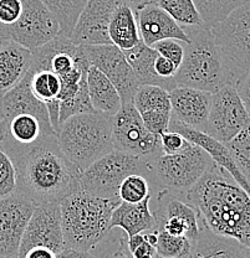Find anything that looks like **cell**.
Returning a JSON list of instances; mask_svg holds the SVG:
<instances>
[{"instance_id":"cell-15","label":"cell","mask_w":250,"mask_h":258,"mask_svg":"<svg viewBox=\"0 0 250 258\" xmlns=\"http://www.w3.org/2000/svg\"><path fill=\"white\" fill-rule=\"evenodd\" d=\"M35 208L33 201L19 191L0 199V257L18 258L24 232Z\"/></svg>"},{"instance_id":"cell-44","label":"cell","mask_w":250,"mask_h":258,"mask_svg":"<svg viewBox=\"0 0 250 258\" xmlns=\"http://www.w3.org/2000/svg\"><path fill=\"white\" fill-rule=\"evenodd\" d=\"M230 175L233 176V179L235 180V181L238 182V184L240 185V186L243 187V189L245 190V191L248 192V195L250 196V185L248 184V181H246V180H245V177H244L243 175H241L240 171H239L238 169H236V170H234L233 173L230 174Z\"/></svg>"},{"instance_id":"cell-50","label":"cell","mask_w":250,"mask_h":258,"mask_svg":"<svg viewBox=\"0 0 250 258\" xmlns=\"http://www.w3.org/2000/svg\"><path fill=\"white\" fill-rule=\"evenodd\" d=\"M0 258H7V257H0Z\"/></svg>"},{"instance_id":"cell-46","label":"cell","mask_w":250,"mask_h":258,"mask_svg":"<svg viewBox=\"0 0 250 258\" xmlns=\"http://www.w3.org/2000/svg\"><path fill=\"white\" fill-rule=\"evenodd\" d=\"M127 2L131 3V4H132L133 7L137 9V8H138V7H141V5H143L144 3H148L149 0H127Z\"/></svg>"},{"instance_id":"cell-4","label":"cell","mask_w":250,"mask_h":258,"mask_svg":"<svg viewBox=\"0 0 250 258\" xmlns=\"http://www.w3.org/2000/svg\"><path fill=\"white\" fill-rule=\"evenodd\" d=\"M189 42L184 45V57L174 76L177 87H190L214 93L225 85H234L223 61L211 28L183 26Z\"/></svg>"},{"instance_id":"cell-11","label":"cell","mask_w":250,"mask_h":258,"mask_svg":"<svg viewBox=\"0 0 250 258\" xmlns=\"http://www.w3.org/2000/svg\"><path fill=\"white\" fill-rule=\"evenodd\" d=\"M149 209L157 222V231L194 242L199 235L202 220L193 206L166 190L151 189Z\"/></svg>"},{"instance_id":"cell-36","label":"cell","mask_w":250,"mask_h":258,"mask_svg":"<svg viewBox=\"0 0 250 258\" xmlns=\"http://www.w3.org/2000/svg\"><path fill=\"white\" fill-rule=\"evenodd\" d=\"M161 149L163 154H179L184 150L189 149L193 143L184 138L181 133L173 131H166L160 136Z\"/></svg>"},{"instance_id":"cell-43","label":"cell","mask_w":250,"mask_h":258,"mask_svg":"<svg viewBox=\"0 0 250 258\" xmlns=\"http://www.w3.org/2000/svg\"><path fill=\"white\" fill-rule=\"evenodd\" d=\"M56 258H98L96 254H92L91 252L79 251V249L72 248H64L60 253H58Z\"/></svg>"},{"instance_id":"cell-6","label":"cell","mask_w":250,"mask_h":258,"mask_svg":"<svg viewBox=\"0 0 250 258\" xmlns=\"http://www.w3.org/2000/svg\"><path fill=\"white\" fill-rule=\"evenodd\" d=\"M144 159L148 166L146 179L151 189L166 190L181 200L214 165L211 155L194 144L179 154L160 153Z\"/></svg>"},{"instance_id":"cell-27","label":"cell","mask_w":250,"mask_h":258,"mask_svg":"<svg viewBox=\"0 0 250 258\" xmlns=\"http://www.w3.org/2000/svg\"><path fill=\"white\" fill-rule=\"evenodd\" d=\"M30 88L36 98L44 102L49 109L51 124H53L54 131L58 132L60 127L59 122V97L61 93V80L58 75L50 69L30 70Z\"/></svg>"},{"instance_id":"cell-32","label":"cell","mask_w":250,"mask_h":258,"mask_svg":"<svg viewBox=\"0 0 250 258\" xmlns=\"http://www.w3.org/2000/svg\"><path fill=\"white\" fill-rule=\"evenodd\" d=\"M192 241L187 237H177L166 231H157L156 256L157 258H190Z\"/></svg>"},{"instance_id":"cell-29","label":"cell","mask_w":250,"mask_h":258,"mask_svg":"<svg viewBox=\"0 0 250 258\" xmlns=\"http://www.w3.org/2000/svg\"><path fill=\"white\" fill-rule=\"evenodd\" d=\"M50 10L60 28V36L70 39L79 16L88 0H41Z\"/></svg>"},{"instance_id":"cell-20","label":"cell","mask_w":250,"mask_h":258,"mask_svg":"<svg viewBox=\"0 0 250 258\" xmlns=\"http://www.w3.org/2000/svg\"><path fill=\"white\" fill-rule=\"evenodd\" d=\"M0 114L2 119H5L7 122L19 114L35 115L44 123L45 127L54 131L46 104L36 98L31 91L29 71L15 87L0 98Z\"/></svg>"},{"instance_id":"cell-9","label":"cell","mask_w":250,"mask_h":258,"mask_svg":"<svg viewBox=\"0 0 250 258\" xmlns=\"http://www.w3.org/2000/svg\"><path fill=\"white\" fill-rule=\"evenodd\" d=\"M60 34L59 23L41 0H23V13L15 24L0 26V36L34 51Z\"/></svg>"},{"instance_id":"cell-45","label":"cell","mask_w":250,"mask_h":258,"mask_svg":"<svg viewBox=\"0 0 250 258\" xmlns=\"http://www.w3.org/2000/svg\"><path fill=\"white\" fill-rule=\"evenodd\" d=\"M8 138V122L0 118V143Z\"/></svg>"},{"instance_id":"cell-26","label":"cell","mask_w":250,"mask_h":258,"mask_svg":"<svg viewBox=\"0 0 250 258\" xmlns=\"http://www.w3.org/2000/svg\"><path fill=\"white\" fill-rule=\"evenodd\" d=\"M87 90L91 104L96 112L115 117L122 107L121 97L114 83L93 66L88 67Z\"/></svg>"},{"instance_id":"cell-8","label":"cell","mask_w":250,"mask_h":258,"mask_svg":"<svg viewBox=\"0 0 250 258\" xmlns=\"http://www.w3.org/2000/svg\"><path fill=\"white\" fill-rule=\"evenodd\" d=\"M212 32L235 86L250 71V0L213 26Z\"/></svg>"},{"instance_id":"cell-23","label":"cell","mask_w":250,"mask_h":258,"mask_svg":"<svg viewBox=\"0 0 250 258\" xmlns=\"http://www.w3.org/2000/svg\"><path fill=\"white\" fill-rule=\"evenodd\" d=\"M249 251L240 242L214 233L202 222L199 235L192 242L190 258H249Z\"/></svg>"},{"instance_id":"cell-2","label":"cell","mask_w":250,"mask_h":258,"mask_svg":"<svg viewBox=\"0 0 250 258\" xmlns=\"http://www.w3.org/2000/svg\"><path fill=\"white\" fill-rule=\"evenodd\" d=\"M182 200L199 212L209 230L250 249V196L225 169L214 163Z\"/></svg>"},{"instance_id":"cell-51","label":"cell","mask_w":250,"mask_h":258,"mask_svg":"<svg viewBox=\"0 0 250 258\" xmlns=\"http://www.w3.org/2000/svg\"><path fill=\"white\" fill-rule=\"evenodd\" d=\"M132 258H133V257H132Z\"/></svg>"},{"instance_id":"cell-42","label":"cell","mask_w":250,"mask_h":258,"mask_svg":"<svg viewBox=\"0 0 250 258\" xmlns=\"http://www.w3.org/2000/svg\"><path fill=\"white\" fill-rule=\"evenodd\" d=\"M58 253L46 247H34L29 249L23 258H56Z\"/></svg>"},{"instance_id":"cell-21","label":"cell","mask_w":250,"mask_h":258,"mask_svg":"<svg viewBox=\"0 0 250 258\" xmlns=\"http://www.w3.org/2000/svg\"><path fill=\"white\" fill-rule=\"evenodd\" d=\"M33 51L10 40L0 42V98L18 85L30 69Z\"/></svg>"},{"instance_id":"cell-48","label":"cell","mask_w":250,"mask_h":258,"mask_svg":"<svg viewBox=\"0 0 250 258\" xmlns=\"http://www.w3.org/2000/svg\"><path fill=\"white\" fill-rule=\"evenodd\" d=\"M149 2H157V0H149Z\"/></svg>"},{"instance_id":"cell-25","label":"cell","mask_w":250,"mask_h":258,"mask_svg":"<svg viewBox=\"0 0 250 258\" xmlns=\"http://www.w3.org/2000/svg\"><path fill=\"white\" fill-rule=\"evenodd\" d=\"M109 36L111 44L122 51L130 50L142 41L136 8L127 0H123L112 14L109 25Z\"/></svg>"},{"instance_id":"cell-28","label":"cell","mask_w":250,"mask_h":258,"mask_svg":"<svg viewBox=\"0 0 250 258\" xmlns=\"http://www.w3.org/2000/svg\"><path fill=\"white\" fill-rule=\"evenodd\" d=\"M53 129L45 127L44 123L31 114H19L8 122V138L12 143L29 145L46 136H55Z\"/></svg>"},{"instance_id":"cell-17","label":"cell","mask_w":250,"mask_h":258,"mask_svg":"<svg viewBox=\"0 0 250 258\" xmlns=\"http://www.w3.org/2000/svg\"><path fill=\"white\" fill-rule=\"evenodd\" d=\"M137 23L142 41L152 47L157 42L167 39H174L188 44L189 37L183 26L173 20L162 8L155 2L144 3L136 9Z\"/></svg>"},{"instance_id":"cell-34","label":"cell","mask_w":250,"mask_h":258,"mask_svg":"<svg viewBox=\"0 0 250 258\" xmlns=\"http://www.w3.org/2000/svg\"><path fill=\"white\" fill-rule=\"evenodd\" d=\"M151 195L148 180L142 174L128 175L121 182L118 189V198L121 201L128 204H138Z\"/></svg>"},{"instance_id":"cell-10","label":"cell","mask_w":250,"mask_h":258,"mask_svg":"<svg viewBox=\"0 0 250 258\" xmlns=\"http://www.w3.org/2000/svg\"><path fill=\"white\" fill-rule=\"evenodd\" d=\"M250 123L246 112L234 85H225L217 92L212 93L204 133L223 144L229 143Z\"/></svg>"},{"instance_id":"cell-24","label":"cell","mask_w":250,"mask_h":258,"mask_svg":"<svg viewBox=\"0 0 250 258\" xmlns=\"http://www.w3.org/2000/svg\"><path fill=\"white\" fill-rule=\"evenodd\" d=\"M126 60L132 67L133 74L136 76L139 85H152L160 86L166 91H172L177 87L174 80L161 79L155 71L156 58L158 57V52L153 47L139 41L136 46L130 50L123 51Z\"/></svg>"},{"instance_id":"cell-13","label":"cell","mask_w":250,"mask_h":258,"mask_svg":"<svg viewBox=\"0 0 250 258\" xmlns=\"http://www.w3.org/2000/svg\"><path fill=\"white\" fill-rule=\"evenodd\" d=\"M90 66L98 69L116 87L122 104H133V97L141 85L122 50L114 44L81 45Z\"/></svg>"},{"instance_id":"cell-40","label":"cell","mask_w":250,"mask_h":258,"mask_svg":"<svg viewBox=\"0 0 250 258\" xmlns=\"http://www.w3.org/2000/svg\"><path fill=\"white\" fill-rule=\"evenodd\" d=\"M235 88L241 102H243L244 107H245L246 112L250 115V71L246 72L241 79L236 81Z\"/></svg>"},{"instance_id":"cell-19","label":"cell","mask_w":250,"mask_h":258,"mask_svg":"<svg viewBox=\"0 0 250 258\" xmlns=\"http://www.w3.org/2000/svg\"><path fill=\"white\" fill-rule=\"evenodd\" d=\"M172 119L204 131L212 103V93L190 87H176L169 91Z\"/></svg>"},{"instance_id":"cell-16","label":"cell","mask_w":250,"mask_h":258,"mask_svg":"<svg viewBox=\"0 0 250 258\" xmlns=\"http://www.w3.org/2000/svg\"><path fill=\"white\" fill-rule=\"evenodd\" d=\"M123 0H88L79 16L70 40L76 46L111 44L109 25L112 14Z\"/></svg>"},{"instance_id":"cell-49","label":"cell","mask_w":250,"mask_h":258,"mask_svg":"<svg viewBox=\"0 0 250 258\" xmlns=\"http://www.w3.org/2000/svg\"><path fill=\"white\" fill-rule=\"evenodd\" d=\"M249 258H250V251H249Z\"/></svg>"},{"instance_id":"cell-39","label":"cell","mask_w":250,"mask_h":258,"mask_svg":"<svg viewBox=\"0 0 250 258\" xmlns=\"http://www.w3.org/2000/svg\"><path fill=\"white\" fill-rule=\"evenodd\" d=\"M177 70L178 67L176 66L171 60L163 57V56L158 55V57L156 58L155 62V71L161 79L165 80H174V76L177 74Z\"/></svg>"},{"instance_id":"cell-47","label":"cell","mask_w":250,"mask_h":258,"mask_svg":"<svg viewBox=\"0 0 250 258\" xmlns=\"http://www.w3.org/2000/svg\"><path fill=\"white\" fill-rule=\"evenodd\" d=\"M3 41V37L2 36H0V42H2Z\"/></svg>"},{"instance_id":"cell-18","label":"cell","mask_w":250,"mask_h":258,"mask_svg":"<svg viewBox=\"0 0 250 258\" xmlns=\"http://www.w3.org/2000/svg\"><path fill=\"white\" fill-rule=\"evenodd\" d=\"M133 106L151 133L161 136L168 131L172 108L168 91L160 86L141 85L133 97Z\"/></svg>"},{"instance_id":"cell-7","label":"cell","mask_w":250,"mask_h":258,"mask_svg":"<svg viewBox=\"0 0 250 258\" xmlns=\"http://www.w3.org/2000/svg\"><path fill=\"white\" fill-rule=\"evenodd\" d=\"M148 166L144 158L112 150L86 168L80 175V189L86 194L109 200H120L118 189L132 174L146 176Z\"/></svg>"},{"instance_id":"cell-35","label":"cell","mask_w":250,"mask_h":258,"mask_svg":"<svg viewBox=\"0 0 250 258\" xmlns=\"http://www.w3.org/2000/svg\"><path fill=\"white\" fill-rule=\"evenodd\" d=\"M18 176L14 161L0 145V199L17 192Z\"/></svg>"},{"instance_id":"cell-30","label":"cell","mask_w":250,"mask_h":258,"mask_svg":"<svg viewBox=\"0 0 250 258\" xmlns=\"http://www.w3.org/2000/svg\"><path fill=\"white\" fill-rule=\"evenodd\" d=\"M207 28H213L222 23L236 8L246 0H193Z\"/></svg>"},{"instance_id":"cell-1","label":"cell","mask_w":250,"mask_h":258,"mask_svg":"<svg viewBox=\"0 0 250 258\" xmlns=\"http://www.w3.org/2000/svg\"><path fill=\"white\" fill-rule=\"evenodd\" d=\"M14 161L18 176L17 191L35 205L60 203L79 191L81 171L74 165L58 143L55 136H46L29 145L9 141L0 143Z\"/></svg>"},{"instance_id":"cell-37","label":"cell","mask_w":250,"mask_h":258,"mask_svg":"<svg viewBox=\"0 0 250 258\" xmlns=\"http://www.w3.org/2000/svg\"><path fill=\"white\" fill-rule=\"evenodd\" d=\"M184 42L174 39H167L153 45V48L158 52V55L168 58L177 67L181 66L184 57Z\"/></svg>"},{"instance_id":"cell-5","label":"cell","mask_w":250,"mask_h":258,"mask_svg":"<svg viewBox=\"0 0 250 258\" xmlns=\"http://www.w3.org/2000/svg\"><path fill=\"white\" fill-rule=\"evenodd\" d=\"M112 118L98 112L72 115L56 132L60 149L80 171L114 150Z\"/></svg>"},{"instance_id":"cell-41","label":"cell","mask_w":250,"mask_h":258,"mask_svg":"<svg viewBox=\"0 0 250 258\" xmlns=\"http://www.w3.org/2000/svg\"><path fill=\"white\" fill-rule=\"evenodd\" d=\"M144 235H146V232H144ZM131 254H132L133 258H157V256H156V247L147 240V235L144 241Z\"/></svg>"},{"instance_id":"cell-3","label":"cell","mask_w":250,"mask_h":258,"mask_svg":"<svg viewBox=\"0 0 250 258\" xmlns=\"http://www.w3.org/2000/svg\"><path fill=\"white\" fill-rule=\"evenodd\" d=\"M121 200H109L82 190L60 201L61 227L65 248L91 252L105 241L111 230L114 210Z\"/></svg>"},{"instance_id":"cell-38","label":"cell","mask_w":250,"mask_h":258,"mask_svg":"<svg viewBox=\"0 0 250 258\" xmlns=\"http://www.w3.org/2000/svg\"><path fill=\"white\" fill-rule=\"evenodd\" d=\"M23 13V0H0V26L15 24Z\"/></svg>"},{"instance_id":"cell-22","label":"cell","mask_w":250,"mask_h":258,"mask_svg":"<svg viewBox=\"0 0 250 258\" xmlns=\"http://www.w3.org/2000/svg\"><path fill=\"white\" fill-rule=\"evenodd\" d=\"M149 200L151 195L138 204L121 201L112 212L110 230L121 228L127 237H132L137 233L157 231V222L149 209Z\"/></svg>"},{"instance_id":"cell-12","label":"cell","mask_w":250,"mask_h":258,"mask_svg":"<svg viewBox=\"0 0 250 258\" xmlns=\"http://www.w3.org/2000/svg\"><path fill=\"white\" fill-rule=\"evenodd\" d=\"M112 143L115 150L139 158H152L162 153L160 136L144 127L132 103L122 104L112 118Z\"/></svg>"},{"instance_id":"cell-33","label":"cell","mask_w":250,"mask_h":258,"mask_svg":"<svg viewBox=\"0 0 250 258\" xmlns=\"http://www.w3.org/2000/svg\"><path fill=\"white\" fill-rule=\"evenodd\" d=\"M225 147L238 170L250 185V123Z\"/></svg>"},{"instance_id":"cell-31","label":"cell","mask_w":250,"mask_h":258,"mask_svg":"<svg viewBox=\"0 0 250 258\" xmlns=\"http://www.w3.org/2000/svg\"><path fill=\"white\" fill-rule=\"evenodd\" d=\"M155 3L181 26L204 25L193 0H157Z\"/></svg>"},{"instance_id":"cell-14","label":"cell","mask_w":250,"mask_h":258,"mask_svg":"<svg viewBox=\"0 0 250 258\" xmlns=\"http://www.w3.org/2000/svg\"><path fill=\"white\" fill-rule=\"evenodd\" d=\"M34 247H46L55 253H60L65 248L59 203L36 205L24 232L18 258H23Z\"/></svg>"}]
</instances>
